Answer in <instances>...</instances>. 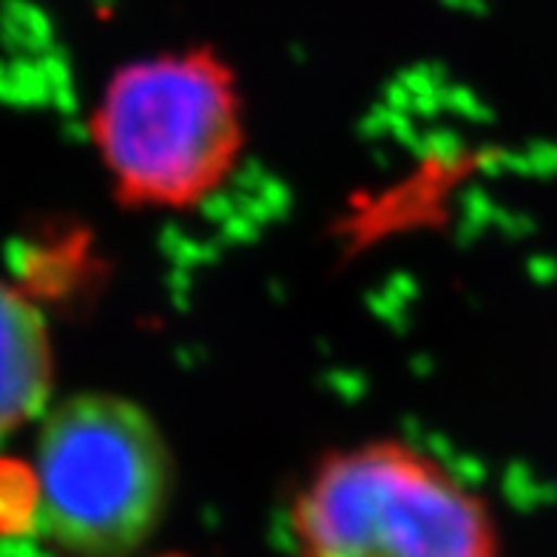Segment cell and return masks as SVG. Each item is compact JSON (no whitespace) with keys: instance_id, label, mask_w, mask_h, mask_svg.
<instances>
[{"instance_id":"obj_2","label":"cell","mask_w":557,"mask_h":557,"mask_svg":"<svg viewBox=\"0 0 557 557\" xmlns=\"http://www.w3.org/2000/svg\"><path fill=\"white\" fill-rule=\"evenodd\" d=\"M290 529L299 557H504L484 500L404 441L324 455L296 492Z\"/></svg>"},{"instance_id":"obj_5","label":"cell","mask_w":557,"mask_h":557,"mask_svg":"<svg viewBox=\"0 0 557 557\" xmlns=\"http://www.w3.org/2000/svg\"><path fill=\"white\" fill-rule=\"evenodd\" d=\"M40 527V490L35 467L0 461V535H23Z\"/></svg>"},{"instance_id":"obj_4","label":"cell","mask_w":557,"mask_h":557,"mask_svg":"<svg viewBox=\"0 0 557 557\" xmlns=\"http://www.w3.org/2000/svg\"><path fill=\"white\" fill-rule=\"evenodd\" d=\"M49 324L29 296L0 282V438L17 433L52 398Z\"/></svg>"},{"instance_id":"obj_1","label":"cell","mask_w":557,"mask_h":557,"mask_svg":"<svg viewBox=\"0 0 557 557\" xmlns=\"http://www.w3.org/2000/svg\"><path fill=\"white\" fill-rule=\"evenodd\" d=\"M91 137L123 206L185 211L243 157L239 81L208 46L125 63L106 83Z\"/></svg>"},{"instance_id":"obj_3","label":"cell","mask_w":557,"mask_h":557,"mask_svg":"<svg viewBox=\"0 0 557 557\" xmlns=\"http://www.w3.org/2000/svg\"><path fill=\"white\" fill-rule=\"evenodd\" d=\"M40 527L63 557H134L174 490L169 441L139 404L69 398L46 418L35 455Z\"/></svg>"}]
</instances>
